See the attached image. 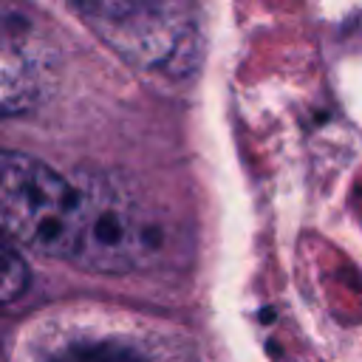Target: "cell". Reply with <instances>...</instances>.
<instances>
[{
  "label": "cell",
  "instance_id": "1",
  "mask_svg": "<svg viewBox=\"0 0 362 362\" xmlns=\"http://www.w3.org/2000/svg\"><path fill=\"white\" fill-rule=\"evenodd\" d=\"M79 212V181L28 153L0 147V240L71 260Z\"/></svg>",
  "mask_w": 362,
  "mask_h": 362
},
{
  "label": "cell",
  "instance_id": "2",
  "mask_svg": "<svg viewBox=\"0 0 362 362\" xmlns=\"http://www.w3.org/2000/svg\"><path fill=\"white\" fill-rule=\"evenodd\" d=\"M88 25L130 65L181 76L198 59L192 0H79Z\"/></svg>",
  "mask_w": 362,
  "mask_h": 362
},
{
  "label": "cell",
  "instance_id": "3",
  "mask_svg": "<svg viewBox=\"0 0 362 362\" xmlns=\"http://www.w3.org/2000/svg\"><path fill=\"white\" fill-rule=\"evenodd\" d=\"M76 181L82 212L71 263L105 274H122L150 263L164 235L133 187L110 175H82Z\"/></svg>",
  "mask_w": 362,
  "mask_h": 362
},
{
  "label": "cell",
  "instance_id": "4",
  "mask_svg": "<svg viewBox=\"0 0 362 362\" xmlns=\"http://www.w3.org/2000/svg\"><path fill=\"white\" fill-rule=\"evenodd\" d=\"M54 79V54L40 28L0 3V119L34 110Z\"/></svg>",
  "mask_w": 362,
  "mask_h": 362
},
{
  "label": "cell",
  "instance_id": "5",
  "mask_svg": "<svg viewBox=\"0 0 362 362\" xmlns=\"http://www.w3.org/2000/svg\"><path fill=\"white\" fill-rule=\"evenodd\" d=\"M48 362H147V359L122 339H82L65 345Z\"/></svg>",
  "mask_w": 362,
  "mask_h": 362
},
{
  "label": "cell",
  "instance_id": "6",
  "mask_svg": "<svg viewBox=\"0 0 362 362\" xmlns=\"http://www.w3.org/2000/svg\"><path fill=\"white\" fill-rule=\"evenodd\" d=\"M28 280L31 274H28L23 255L11 243L0 240V305L20 300L28 288Z\"/></svg>",
  "mask_w": 362,
  "mask_h": 362
},
{
  "label": "cell",
  "instance_id": "7",
  "mask_svg": "<svg viewBox=\"0 0 362 362\" xmlns=\"http://www.w3.org/2000/svg\"><path fill=\"white\" fill-rule=\"evenodd\" d=\"M0 362H6V359H3V354H0Z\"/></svg>",
  "mask_w": 362,
  "mask_h": 362
}]
</instances>
